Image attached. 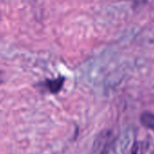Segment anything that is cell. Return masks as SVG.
Here are the masks:
<instances>
[{
  "label": "cell",
  "instance_id": "3957f363",
  "mask_svg": "<svg viewBox=\"0 0 154 154\" xmlns=\"http://www.w3.org/2000/svg\"><path fill=\"white\" fill-rule=\"evenodd\" d=\"M139 151H140V147L138 146V144H134L132 147L131 151L127 154H139Z\"/></svg>",
  "mask_w": 154,
  "mask_h": 154
},
{
  "label": "cell",
  "instance_id": "6da1fadb",
  "mask_svg": "<svg viewBox=\"0 0 154 154\" xmlns=\"http://www.w3.org/2000/svg\"><path fill=\"white\" fill-rule=\"evenodd\" d=\"M64 81H65V79L63 77H59V78L53 79H47V80L42 82L41 85L44 89H46L50 93L57 94L62 88Z\"/></svg>",
  "mask_w": 154,
  "mask_h": 154
},
{
  "label": "cell",
  "instance_id": "277c9868",
  "mask_svg": "<svg viewBox=\"0 0 154 154\" xmlns=\"http://www.w3.org/2000/svg\"><path fill=\"white\" fill-rule=\"evenodd\" d=\"M2 80H3V79H2V76H1V74H0V84H1V82H2Z\"/></svg>",
  "mask_w": 154,
  "mask_h": 154
},
{
  "label": "cell",
  "instance_id": "7a4b0ae2",
  "mask_svg": "<svg viewBox=\"0 0 154 154\" xmlns=\"http://www.w3.org/2000/svg\"><path fill=\"white\" fill-rule=\"evenodd\" d=\"M140 122L144 127L154 131V114L150 112L143 113L140 116Z\"/></svg>",
  "mask_w": 154,
  "mask_h": 154
}]
</instances>
